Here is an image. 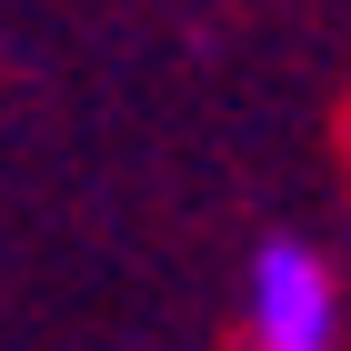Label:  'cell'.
Wrapping results in <instances>:
<instances>
[{
	"label": "cell",
	"mask_w": 351,
	"mask_h": 351,
	"mask_svg": "<svg viewBox=\"0 0 351 351\" xmlns=\"http://www.w3.org/2000/svg\"><path fill=\"white\" fill-rule=\"evenodd\" d=\"M251 341L261 351H331V271L301 241H261L251 261Z\"/></svg>",
	"instance_id": "6da1fadb"
}]
</instances>
